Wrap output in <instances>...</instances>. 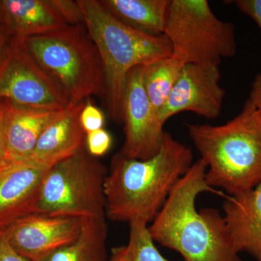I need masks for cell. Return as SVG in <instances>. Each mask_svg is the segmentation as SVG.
Returning a JSON list of instances; mask_svg holds the SVG:
<instances>
[{"mask_svg":"<svg viewBox=\"0 0 261 261\" xmlns=\"http://www.w3.org/2000/svg\"><path fill=\"white\" fill-rule=\"evenodd\" d=\"M207 164L193 163L173 187L149 232L154 243L181 254L185 261H243L233 247L224 215L214 208L197 211L200 194L224 195L207 185Z\"/></svg>","mask_w":261,"mask_h":261,"instance_id":"6da1fadb","label":"cell"},{"mask_svg":"<svg viewBox=\"0 0 261 261\" xmlns=\"http://www.w3.org/2000/svg\"><path fill=\"white\" fill-rule=\"evenodd\" d=\"M193 164L190 147L166 132L157 154L147 160L118 152L104 184L106 215L111 221L149 223Z\"/></svg>","mask_w":261,"mask_h":261,"instance_id":"7a4b0ae2","label":"cell"},{"mask_svg":"<svg viewBox=\"0 0 261 261\" xmlns=\"http://www.w3.org/2000/svg\"><path fill=\"white\" fill-rule=\"evenodd\" d=\"M189 135L207 164L205 180L229 196L261 183V118L247 99L241 112L218 126L187 124Z\"/></svg>","mask_w":261,"mask_h":261,"instance_id":"3957f363","label":"cell"},{"mask_svg":"<svg viewBox=\"0 0 261 261\" xmlns=\"http://www.w3.org/2000/svg\"><path fill=\"white\" fill-rule=\"evenodd\" d=\"M77 1L104 67L105 108L113 121L121 124L122 97L130 70L172 56V47L165 35L152 37L125 25L98 0Z\"/></svg>","mask_w":261,"mask_h":261,"instance_id":"277c9868","label":"cell"},{"mask_svg":"<svg viewBox=\"0 0 261 261\" xmlns=\"http://www.w3.org/2000/svg\"><path fill=\"white\" fill-rule=\"evenodd\" d=\"M23 42L70 104L84 102L92 96L102 99L106 92L104 67L85 24L67 25L27 38Z\"/></svg>","mask_w":261,"mask_h":261,"instance_id":"5b68a950","label":"cell"},{"mask_svg":"<svg viewBox=\"0 0 261 261\" xmlns=\"http://www.w3.org/2000/svg\"><path fill=\"white\" fill-rule=\"evenodd\" d=\"M106 166L84 147L48 170L36 213L82 219L106 218Z\"/></svg>","mask_w":261,"mask_h":261,"instance_id":"8992f818","label":"cell"},{"mask_svg":"<svg viewBox=\"0 0 261 261\" xmlns=\"http://www.w3.org/2000/svg\"><path fill=\"white\" fill-rule=\"evenodd\" d=\"M163 35L185 64L219 65L236 54L234 27L218 18L207 0H171Z\"/></svg>","mask_w":261,"mask_h":261,"instance_id":"52a82bcc","label":"cell"},{"mask_svg":"<svg viewBox=\"0 0 261 261\" xmlns=\"http://www.w3.org/2000/svg\"><path fill=\"white\" fill-rule=\"evenodd\" d=\"M0 100L47 111L64 109L70 105L23 40L11 37L0 55Z\"/></svg>","mask_w":261,"mask_h":261,"instance_id":"ba28073f","label":"cell"},{"mask_svg":"<svg viewBox=\"0 0 261 261\" xmlns=\"http://www.w3.org/2000/svg\"><path fill=\"white\" fill-rule=\"evenodd\" d=\"M142 67L130 70L123 89L121 114L125 141L120 152L143 161L159 152L166 132L146 93Z\"/></svg>","mask_w":261,"mask_h":261,"instance_id":"9c48e42d","label":"cell"},{"mask_svg":"<svg viewBox=\"0 0 261 261\" xmlns=\"http://www.w3.org/2000/svg\"><path fill=\"white\" fill-rule=\"evenodd\" d=\"M219 65L185 64L167 101L159 113L163 125L178 113L189 111L207 119L221 115L225 97Z\"/></svg>","mask_w":261,"mask_h":261,"instance_id":"30bf717a","label":"cell"},{"mask_svg":"<svg viewBox=\"0 0 261 261\" xmlns=\"http://www.w3.org/2000/svg\"><path fill=\"white\" fill-rule=\"evenodd\" d=\"M84 219L34 213L17 220L2 231L22 256L40 261L76 239Z\"/></svg>","mask_w":261,"mask_h":261,"instance_id":"8fae6325","label":"cell"},{"mask_svg":"<svg viewBox=\"0 0 261 261\" xmlns=\"http://www.w3.org/2000/svg\"><path fill=\"white\" fill-rule=\"evenodd\" d=\"M51 167L28 159L0 163V231L36 213L43 180Z\"/></svg>","mask_w":261,"mask_h":261,"instance_id":"7c38bea8","label":"cell"},{"mask_svg":"<svg viewBox=\"0 0 261 261\" xmlns=\"http://www.w3.org/2000/svg\"><path fill=\"white\" fill-rule=\"evenodd\" d=\"M7 102L3 125V158L0 163L27 159L44 128L65 109H34Z\"/></svg>","mask_w":261,"mask_h":261,"instance_id":"4fadbf2b","label":"cell"},{"mask_svg":"<svg viewBox=\"0 0 261 261\" xmlns=\"http://www.w3.org/2000/svg\"><path fill=\"white\" fill-rule=\"evenodd\" d=\"M85 102L70 104L65 108L44 128L32 154L25 159L53 166L84 148L86 133L81 124L80 115Z\"/></svg>","mask_w":261,"mask_h":261,"instance_id":"5bb4252c","label":"cell"},{"mask_svg":"<svg viewBox=\"0 0 261 261\" xmlns=\"http://www.w3.org/2000/svg\"><path fill=\"white\" fill-rule=\"evenodd\" d=\"M223 208L235 250L261 261V183L250 191L226 196Z\"/></svg>","mask_w":261,"mask_h":261,"instance_id":"9a60e30c","label":"cell"},{"mask_svg":"<svg viewBox=\"0 0 261 261\" xmlns=\"http://www.w3.org/2000/svg\"><path fill=\"white\" fill-rule=\"evenodd\" d=\"M2 12L5 32L20 40L68 25L51 0H2Z\"/></svg>","mask_w":261,"mask_h":261,"instance_id":"2e32d148","label":"cell"},{"mask_svg":"<svg viewBox=\"0 0 261 261\" xmlns=\"http://www.w3.org/2000/svg\"><path fill=\"white\" fill-rule=\"evenodd\" d=\"M118 20L152 37L164 34L171 0H99Z\"/></svg>","mask_w":261,"mask_h":261,"instance_id":"e0dca14e","label":"cell"},{"mask_svg":"<svg viewBox=\"0 0 261 261\" xmlns=\"http://www.w3.org/2000/svg\"><path fill=\"white\" fill-rule=\"evenodd\" d=\"M106 218L85 219L80 235L40 261H108Z\"/></svg>","mask_w":261,"mask_h":261,"instance_id":"ac0fdd59","label":"cell"},{"mask_svg":"<svg viewBox=\"0 0 261 261\" xmlns=\"http://www.w3.org/2000/svg\"><path fill=\"white\" fill-rule=\"evenodd\" d=\"M185 65L171 56L142 67L144 87L158 115L172 92Z\"/></svg>","mask_w":261,"mask_h":261,"instance_id":"d6986e66","label":"cell"},{"mask_svg":"<svg viewBox=\"0 0 261 261\" xmlns=\"http://www.w3.org/2000/svg\"><path fill=\"white\" fill-rule=\"evenodd\" d=\"M129 240L126 245L128 261H171L159 252L154 245L147 224L134 221L129 224Z\"/></svg>","mask_w":261,"mask_h":261,"instance_id":"ffe728a7","label":"cell"},{"mask_svg":"<svg viewBox=\"0 0 261 261\" xmlns=\"http://www.w3.org/2000/svg\"><path fill=\"white\" fill-rule=\"evenodd\" d=\"M112 142L111 134L104 128L86 134V149L93 157H101L107 153Z\"/></svg>","mask_w":261,"mask_h":261,"instance_id":"44dd1931","label":"cell"},{"mask_svg":"<svg viewBox=\"0 0 261 261\" xmlns=\"http://www.w3.org/2000/svg\"><path fill=\"white\" fill-rule=\"evenodd\" d=\"M62 18L68 25H83L84 17L78 1L51 0Z\"/></svg>","mask_w":261,"mask_h":261,"instance_id":"7402d4cb","label":"cell"},{"mask_svg":"<svg viewBox=\"0 0 261 261\" xmlns=\"http://www.w3.org/2000/svg\"><path fill=\"white\" fill-rule=\"evenodd\" d=\"M80 122L86 134L101 129L105 124L104 113L87 99L81 112Z\"/></svg>","mask_w":261,"mask_h":261,"instance_id":"603a6c76","label":"cell"},{"mask_svg":"<svg viewBox=\"0 0 261 261\" xmlns=\"http://www.w3.org/2000/svg\"><path fill=\"white\" fill-rule=\"evenodd\" d=\"M234 4L242 13L251 18L261 31V0H237Z\"/></svg>","mask_w":261,"mask_h":261,"instance_id":"cb8c5ba5","label":"cell"},{"mask_svg":"<svg viewBox=\"0 0 261 261\" xmlns=\"http://www.w3.org/2000/svg\"><path fill=\"white\" fill-rule=\"evenodd\" d=\"M0 261H30L22 256L10 245L2 231H0Z\"/></svg>","mask_w":261,"mask_h":261,"instance_id":"d4e9b609","label":"cell"},{"mask_svg":"<svg viewBox=\"0 0 261 261\" xmlns=\"http://www.w3.org/2000/svg\"><path fill=\"white\" fill-rule=\"evenodd\" d=\"M248 99L257 108L261 118V73H257L254 79Z\"/></svg>","mask_w":261,"mask_h":261,"instance_id":"484cf974","label":"cell"},{"mask_svg":"<svg viewBox=\"0 0 261 261\" xmlns=\"http://www.w3.org/2000/svg\"><path fill=\"white\" fill-rule=\"evenodd\" d=\"M108 261H128L127 260L126 246L114 247Z\"/></svg>","mask_w":261,"mask_h":261,"instance_id":"4316f807","label":"cell"},{"mask_svg":"<svg viewBox=\"0 0 261 261\" xmlns=\"http://www.w3.org/2000/svg\"><path fill=\"white\" fill-rule=\"evenodd\" d=\"M8 102L0 100V161L3 158V125Z\"/></svg>","mask_w":261,"mask_h":261,"instance_id":"83f0119b","label":"cell"},{"mask_svg":"<svg viewBox=\"0 0 261 261\" xmlns=\"http://www.w3.org/2000/svg\"><path fill=\"white\" fill-rule=\"evenodd\" d=\"M8 39H9V36L7 34L5 30L0 31V55L6 45Z\"/></svg>","mask_w":261,"mask_h":261,"instance_id":"f1b7e54d","label":"cell"},{"mask_svg":"<svg viewBox=\"0 0 261 261\" xmlns=\"http://www.w3.org/2000/svg\"><path fill=\"white\" fill-rule=\"evenodd\" d=\"M3 12H2V0H0V27H3Z\"/></svg>","mask_w":261,"mask_h":261,"instance_id":"f546056e","label":"cell"},{"mask_svg":"<svg viewBox=\"0 0 261 261\" xmlns=\"http://www.w3.org/2000/svg\"><path fill=\"white\" fill-rule=\"evenodd\" d=\"M4 30V29L3 28V27H0V31Z\"/></svg>","mask_w":261,"mask_h":261,"instance_id":"4dcf8cb0","label":"cell"}]
</instances>
